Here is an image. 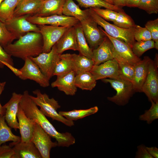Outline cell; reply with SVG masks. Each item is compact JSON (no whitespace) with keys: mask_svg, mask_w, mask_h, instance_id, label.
I'll return each mask as SVG.
<instances>
[{"mask_svg":"<svg viewBox=\"0 0 158 158\" xmlns=\"http://www.w3.org/2000/svg\"><path fill=\"white\" fill-rule=\"evenodd\" d=\"M151 106L150 108L140 115L139 120L146 121L148 124H151L154 121L158 118V102L150 101Z\"/></svg>","mask_w":158,"mask_h":158,"instance_id":"8d00e7d4","label":"cell"},{"mask_svg":"<svg viewBox=\"0 0 158 158\" xmlns=\"http://www.w3.org/2000/svg\"><path fill=\"white\" fill-rule=\"evenodd\" d=\"M17 39L7 29L4 23L0 21V44L4 48Z\"/></svg>","mask_w":158,"mask_h":158,"instance_id":"74e56055","label":"cell"},{"mask_svg":"<svg viewBox=\"0 0 158 158\" xmlns=\"http://www.w3.org/2000/svg\"><path fill=\"white\" fill-rule=\"evenodd\" d=\"M4 0H0V5L1 4V2H2V1H3Z\"/></svg>","mask_w":158,"mask_h":158,"instance_id":"f5cc1de1","label":"cell"},{"mask_svg":"<svg viewBox=\"0 0 158 158\" xmlns=\"http://www.w3.org/2000/svg\"><path fill=\"white\" fill-rule=\"evenodd\" d=\"M80 22L89 47L92 50L97 48L103 41L105 35L98 27L97 23L90 15Z\"/></svg>","mask_w":158,"mask_h":158,"instance_id":"7c38bea8","label":"cell"},{"mask_svg":"<svg viewBox=\"0 0 158 158\" xmlns=\"http://www.w3.org/2000/svg\"><path fill=\"white\" fill-rule=\"evenodd\" d=\"M151 59L148 56L144 57L134 66L135 71L132 83L134 92H141L143 85L146 79L149 63Z\"/></svg>","mask_w":158,"mask_h":158,"instance_id":"44dd1931","label":"cell"},{"mask_svg":"<svg viewBox=\"0 0 158 158\" xmlns=\"http://www.w3.org/2000/svg\"><path fill=\"white\" fill-rule=\"evenodd\" d=\"M100 17L107 21L114 22L115 20L118 12L111 9L95 7L90 8Z\"/></svg>","mask_w":158,"mask_h":158,"instance_id":"60d3db41","label":"cell"},{"mask_svg":"<svg viewBox=\"0 0 158 158\" xmlns=\"http://www.w3.org/2000/svg\"><path fill=\"white\" fill-rule=\"evenodd\" d=\"M141 0H126L124 6L130 7H137Z\"/></svg>","mask_w":158,"mask_h":158,"instance_id":"bcb514c9","label":"cell"},{"mask_svg":"<svg viewBox=\"0 0 158 158\" xmlns=\"http://www.w3.org/2000/svg\"><path fill=\"white\" fill-rule=\"evenodd\" d=\"M72 54H61L60 59L55 68L53 75L62 76L72 71L71 63Z\"/></svg>","mask_w":158,"mask_h":158,"instance_id":"f1b7e54d","label":"cell"},{"mask_svg":"<svg viewBox=\"0 0 158 158\" xmlns=\"http://www.w3.org/2000/svg\"><path fill=\"white\" fill-rule=\"evenodd\" d=\"M6 62L14 66V63L11 56L8 54L0 44V68L4 66L3 63Z\"/></svg>","mask_w":158,"mask_h":158,"instance_id":"7bdbcfd3","label":"cell"},{"mask_svg":"<svg viewBox=\"0 0 158 158\" xmlns=\"http://www.w3.org/2000/svg\"><path fill=\"white\" fill-rule=\"evenodd\" d=\"M113 51V44L105 35L98 46L92 50V59L94 62V65H98L114 59Z\"/></svg>","mask_w":158,"mask_h":158,"instance_id":"d6986e66","label":"cell"},{"mask_svg":"<svg viewBox=\"0 0 158 158\" xmlns=\"http://www.w3.org/2000/svg\"><path fill=\"white\" fill-rule=\"evenodd\" d=\"M32 93L36 97L30 95V97L40 107V110L46 116L51 118L53 120L61 122L68 126L74 125L73 121L68 120L57 112V110L61 106L57 101L53 98H50L48 95L42 93L39 89L33 91Z\"/></svg>","mask_w":158,"mask_h":158,"instance_id":"3957f363","label":"cell"},{"mask_svg":"<svg viewBox=\"0 0 158 158\" xmlns=\"http://www.w3.org/2000/svg\"><path fill=\"white\" fill-rule=\"evenodd\" d=\"M9 145L14 152L13 158H42L39 152L31 141L12 142Z\"/></svg>","mask_w":158,"mask_h":158,"instance_id":"e0dca14e","label":"cell"},{"mask_svg":"<svg viewBox=\"0 0 158 158\" xmlns=\"http://www.w3.org/2000/svg\"><path fill=\"white\" fill-rule=\"evenodd\" d=\"M149 14L158 13V0H141L137 7Z\"/></svg>","mask_w":158,"mask_h":158,"instance_id":"f35d334b","label":"cell"},{"mask_svg":"<svg viewBox=\"0 0 158 158\" xmlns=\"http://www.w3.org/2000/svg\"><path fill=\"white\" fill-rule=\"evenodd\" d=\"M60 55L57 53L55 44L48 52H42L37 56L29 58L49 80L54 75L55 68L60 59Z\"/></svg>","mask_w":158,"mask_h":158,"instance_id":"52a82bcc","label":"cell"},{"mask_svg":"<svg viewBox=\"0 0 158 158\" xmlns=\"http://www.w3.org/2000/svg\"><path fill=\"white\" fill-rule=\"evenodd\" d=\"M77 36L78 51L80 54L92 59V49L89 46L80 22L75 26Z\"/></svg>","mask_w":158,"mask_h":158,"instance_id":"4316f807","label":"cell"},{"mask_svg":"<svg viewBox=\"0 0 158 158\" xmlns=\"http://www.w3.org/2000/svg\"><path fill=\"white\" fill-rule=\"evenodd\" d=\"M105 2L111 4L113 5L112 0H103Z\"/></svg>","mask_w":158,"mask_h":158,"instance_id":"816d5d0a","label":"cell"},{"mask_svg":"<svg viewBox=\"0 0 158 158\" xmlns=\"http://www.w3.org/2000/svg\"><path fill=\"white\" fill-rule=\"evenodd\" d=\"M43 42V52L47 53L70 27L49 25L38 26Z\"/></svg>","mask_w":158,"mask_h":158,"instance_id":"8fae6325","label":"cell"},{"mask_svg":"<svg viewBox=\"0 0 158 158\" xmlns=\"http://www.w3.org/2000/svg\"><path fill=\"white\" fill-rule=\"evenodd\" d=\"M3 48L11 56L23 59L37 56L43 52V42L40 32H30Z\"/></svg>","mask_w":158,"mask_h":158,"instance_id":"7a4b0ae2","label":"cell"},{"mask_svg":"<svg viewBox=\"0 0 158 158\" xmlns=\"http://www.w3.org/2000/svg\"><path fill=\"white\" fill-rule=\"evenodd\" d=\"M75 73L72 71L62 76H57L56 80L52 83V87H57L66 95L73 96L77 91L75 84Z\"/></svg>","mask_w":158,"mask_h":158,"instance_id":"7402d4cb","label":"cell"},{"mask_svg":"<svg viewBox=\"0 0 158 158\" xmlns=\"http://www.w3.org/2000/svg\"><path fill=\"white\" fill-rule=\"evenodd\" d=\"M20 0H4L0 5V21L5 23L14 17V11Z\"/></svg>","mask_w":158,"mask_h":158,"instance_id":"f546056e","label":"cell"},{"mask_svg":"<svg viewBox=\"0 0 158 158\" xmlns=\"http://www.w3.org/2000/svg\"><path fill=\"white\" fill-rule=\"evenodd\" d=\"M27 19L36 25H49L67 27L74 26L80 21L75 18L62 15H53L46 17L29 16Z\"/></svg>","mask_w":158,"mask_h":158,"instance_id":"5bb4252c","label":"cell"},{"mask_svg":"<svg viewBox=\"0 0 158 158\" xmlns=\"http://www.w3.org/2000/svg\"><path fill=\"white\" fill-rule=\"evenodd\" d=\"M138 150L136 153V158H153L149 153L146 147L143 145L138 146Z\"/></svg>","mask_w":158,"mask_h":158,"instance_id":"f6af8a7d","label":"cell"},{"mask_svg":"<svg viewBox=\"0 0 158 158\" xmlns=\"http://www.w3.org/2000/svg\"><path fill=\"white\" fill-rule=\"evenodd\" d=\"M45 0H20L15 8L14 17L25 15L33 16L38 11Z\"/></svg>","mask_w":158,"mask_h":158,"instance_id":"cb8c5ba5","label":"cell"},{"mask_svg":"<svg viewBox=\"0 0 158 158\" xmlns=\"http://www.w3.org/2000/svg\"><path fill=\"white\" fill-rule=\"evenodd\" d=\"M29 95L28 91H24L19 103L26 116L34 120L51 138L55 139L58 146L68 147L75 144V140L71 134L58 132L38 109Z\"/></svg>","mask_w":158,"mask_h":158,"instance_id":"6da1fadb","label":"cell"},{"mask_svg":"<svg viewBox=\"0 0 158 158\" xmlns=\"http://www.w3.org/2000/svg\"><path fill=\"white\" fill-rule=\"evenodd\" d=\"M55 45L57 53L60 55L68 50L78 51L76 33L75 26L69 28Z\"/></svg>","mask_w":158,"mask_h":158,"instance_id":"ffe728a7","label":"cell"},{"mask_svg":"<svg viewBox=\"0 0 158 158\" xmlns=\"http://www.w3.org/2000/svg\"><path fill=\"white\" fill-rule=\"evenodd\" d=\"M113 23L119 27L126 29L134 27L136 25L131 17L126 13L123 10L118 12Z\"/></svg>","mask_w":158,"mask_h":158,"instance_id":"836d02e7","label":"cell"},{"mask_svg":"<svg viewBox=\"0 0 158 158\" xmlns=\"http://www.w3.org/2000/svg\"><path fill=\"white\" fill-rule=\"evenodd\" d=\"M155 48L154 42L152 40L135 42L132 48V51L137 57L139 58L148 50Z\"/></svg>","mask_w":158,"mask_h":158,"instance_id":"e575fe53","label":"cell"},{"mask_svg":"<svg viewBox=\"0 0 158 158\" xmlns=\"http://www.w3.org/2000/svg\"><path fill=\"white\" fill-rule=\"evenodd\" d=\"M22 96V94L13 92L9 101L3 106L5 110V121L8 126L16 131L19 129L17 115Z\"/></svg>","mask_w":158,"mask_h":158,"instance_id":"2e32d148","label":"cell"},{"mask_svg":"<svg viewBox=\"0 0 158 158\" xmlns=\"http://www.w3.org/2000/svg\"><path fill=\"white\" fill-rule=\"evenodd\" d=\"M51 138L36 123L31 141L35 145L42 158H49L51 148L58 146L57 142H53Z\"/></svg>","mask_w":158,"mask_h":158,"instance_id":"30bf717a","label":"cell"},{"mask_svg":"<svg viewBox=\"0 0 158 158\" xmlns=\"http://www.w3.org/2000/svg\"><path fill=\"white\" fill-rule=\"evenodd\" d=\"M90 17L104 29L110 36L122 40L131 48L135 42L133 35L134 27L124 28L109 23L99 16L90 8H87Z\"/></svg>","mask_w":158,"mask_h":158,"instance_id":"277c9868","label":"cell"},{"mask_svg":"<svg viewBox=\"0 0 158 158\" xmlns=\"http://www.w3.org/2000/svg\"><path fill=\"white\" fill-rule=\"evenodd\" d=\"M96 83L94 77L90 71L77 74L75 77V86L83 90H92L96 86Z\"/></svg>","mask_w":158,"mask_h":158,"instance_id":"83f0119b","label":"cell"},{"mask_svg":"<svg viewBox=\"0 0 158 158\" xmlns=\"http://www.w3.org/2000/svg\"><path fill=\"white\" fill-rule=\"evenodd\" d=\"M145 27L150 32L152 40L154 42L155 48L158 49V18L148 21Z\"/></svg>","mask_w":158,"mask_h":158,"instance_id":"b9f144b4","label":"cell"},{"mask_svg":"<svg viewBox=\"0 0 158 158\" xmlns=\"http://www.w3.org/2000/svg\"><path fill=\"white\" fill-rule=\"evenodd\" d=\"M112 42L114 46L113 57L134 66L140 60L133 53L132 48L125 42L108 35L101 27H99Z\"/></svg>","mask_w":158,"mask_h":158,"instance_id":"ba28073f","label":"cell"},{"mask_svg":"<svg viewBox=\"0 0 158 158\" xmlns=\"http://www.w3.org/2000/svg\"><path fill=\"white\" fill-rule=\"evenodd\" d=\"M90 72L96 80L107 78L117 79L121 78L118 64L114 59L99 65H94Z\"/></svg>","mask_w":158,"mask_h":158,"instance_id":"9a60e30c","label":"cell"},{"mask_svg":"<svg viewBox=\"0 0 158 158\" xmlns=\"http://www.w3.org/2000/svg\"><path fill=\"white\" fill-rule=\"evenodd\" d=\"M3 64L9 68L16 76L18 77L22 74V73L19 69L14 67V66L6 62L3 63Z\"/></svg>","mask_w":158,"mask_h":158,"instance_id":"7dc6e473","label":"cell"},{"mask_svg":"<svg viewBox=\"0 0 158 158\" xmlns=\"http://www.w3.org/2000/svg\"><path fill=\"white\" fill-rule=\"evenodd\" d=\"M23 66L19 70L22 74L18 77L23 80L34 81L43 87L49 85V80L42 73L38 66L30 58L24 60Z\"/></svg>","mask_w":158,"mask_h":158,"instance_id":"4fadbf2b","label":"cell"},{"mask_svg":"<svg viewBox=\"0 0 158 158\" xmlns=\"http://www.w3.org/2000/svg\"><path fill=\"white\" fill-rule=\"evenodd\" d=\"M72 69L76 75L90 71L94 65L93 60L81 54H72Z\"/></svg>","mask_w":158,"mask_h":158,"instance_id":"d4e9b609","label":"cell"},{"mask_svg":"<svg viewBox=\"0 0 158 158\" xmlns=\"http://www.w3.org/2000/svg\"><path fill=\"white\" fill-rule=\"evenodd\" d=\"M133 35L137 41H145L152 40L151 34L145 27L135 25L134 27Z\"/></svg>","mask_w":158,"mask_h":158,"instance_id":"ab89813d","label":"cell"},{"mask_svg":"<svg viewBox=\"0 0 158 158\" xmlns=\"http://www.w3.org/2000/svg\"><path fill=\"white\" fill-rule=\"evenodd\" d=\"M81 6L87 8L102 7L109 8L118 12L123 10L122 8L109 4L103 0H75Z\"/></svg>","mask_w":158,"mask_h":158,"instance_id":"d6a6232c","label":"cell"},{"mask_svg":"<svg viewBox=\"0 0 158 158\" xmlns=\"http://www.w3.org/2000/svg\"><path fill=\"white\" fill-rule=\"evenodd\" d=\"M65 0H45L41 6L34 15L46 17L53 15H62L63 8Z\"/></svg>","mask_w":158,"mask_h":158,"instance_id":"603a6c76","label":"cell"},{"mask_svg":"<svg viewBox=\"0 0 158 158\" xmlns=\"http://www.w3.org/2000/svg\"><path fill=\"white\" fill-rule=\"evenodd\" d=\"M29 16L25 15L13 17L4 23L8 31L17 39L28 32H40L38 26L27 20V18Z\"/></svg>","mask_w":158,"mask_h":158,"instance_id":"9c48e42d","label":"cell"},{"mask_svg":"<svg viewBox=\"0 0 158 158\" xmlns=\"http://www.w3.org/2000/svg\"><path fill=\"white\" fill-rule=\"evenodd\" d=\"M6 82H0V96L4 90L6 85ZM5 109L3 106H1L0 103V115H5Z\"/></svg>","mask_w":158,"mask_h":158,"instance_id":"681fc988","label":"cell"},{"mask_svg":"<svg viewBox=\"0 0 158 158\" xmlns=\"http://www.w3.org/2000/svg\"><path fill=\"white\" fill-rule=\"evenodd\" d=\"M20 140L23 142L31 141L36 122L33 119L28 117L19 104L17 115Z\"/></svg>","mask_w":158,"mask_h":158,"instance_id":"ac0fdd59","label":"cell"},{"mask_svg":"<svg viewBox=\"0 0 158 158\" xmlns=\"http://www.w3.org/2000/svg\"><path fill=\"white\" fill-rule=\"evenodd\" d=\"M116 60L118 64L121 78L129 81L132 83L134 74V66L120 60Z\"/></svg>","mask_w":158,"mask_h":158,"instance_id":"d590c367","label":"cell"},{"mask_svg":"<svg viewBox=\"0 0 158 158\" xmlns=\"http://www.w3.org/2000/svg\"><path fill=\"white\" fill-rule=\"evenodd\" d=\"M98 108L95 106L86 109L73 110L68 111H59L61 116L70 121H76L97 113Z\"/></svg>","mask_w":158,"mask_h":158,"instance_id":"1f68e13d","label":"cell"},{"mask_svg":"<svg viewBox=\"0 0 158 158\" xmlns=\"http://www.w3.org/2000/svg\"><path fill=\"white\" fill-rule=\"evenodd\" d=\"M14 152L9 145H3L0 146V158H13Z\"/></svg>","mask_w":158,"mask_h":158,"instance_id":"ee69618b","label":"cell"},{"mask_svg":"<svg viewBox=\"0 0 158 158\" xmlns=\"http://www.w3.org/2000/svg\"><path fill=\"white\" fill-rule=\"evenodd\" d=\"M4 115H0V146L6 142H16L20 140V137L14 135L6 122Z\"/></svg>","mask_w":158,"mask_h":158,"instance_id":"4dcf8cb0","label":"cell"},{"mask_svg":"<svg viewBox=\"0 0 158 158\" xmlns=\"http://www.w3.org/2000/svg\"><path fill=\"white\" fill-rule=\"evenodd\" d=\"M62 14L65 16L73 17L80 22L89 16L87 8L81 9L73 0H65L63 4Z\"/></svg>","mask_w":158,"mask_h":158,"instance_id":"484cf974","label":"cell"},{"mask_svg":"<svg viewBox=\"0 0 158 158\" xmlns=\"http://www.w3.org/2000/svg\"><path fill=\"white\" fill-rule=\"evenodd\" d=\"M146 148L150 154L153 158H158V149L156 147H148Z\"/></svg>","mask_w":158,"mask_h":158,"instance_id":"c3c4849f","label":"cell"},{"mask_svg":"<svg viewBox=\"0 0 158 158\" xmlns=\"http://www.w3.org/2000/svg\"><path fill=\"white\" fill-rule=\"evenodd\" d=\"M102 80L104 83H109L116 92L115 95L107 97L108 100L119 106L124 105L128 103L134 92L132 83L122 78Z\"/></svg>","mask_w":158,"mask_h":158,"instance_id":"5b68a950","label":"cell"},{"mask_svg":"<svg viewBox=\"0 0 158 158\" xmlns=\"http://www.w3.org/2000/svg\"><path fill=\"white\" fill-rule=\"evenodd\" d=\"M158 55L155 56L156 61L151 59L148 65L147 75L142 88L144 92L150 102H158V73L157 59Z\"/></svg>","mask_w":158,"mask_h":158,"instance_id":"8992f818","label":"cell"},{"mask_svg":"<svg viewBox=\"0 0 158 158\" xmlns=\"http://www.w3.org/2000/svg\"><path fill=\"white\" fill-rule=\"evenodd\" d=\"M113 5L122 8L124 6V3L126 0H112Z\"/></svg>","mask_w":158,"mask_h":158,"instance_id":"f907efd6","label":"cell"}]
</instances>
